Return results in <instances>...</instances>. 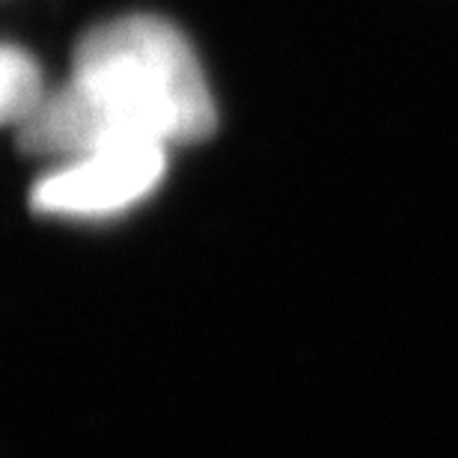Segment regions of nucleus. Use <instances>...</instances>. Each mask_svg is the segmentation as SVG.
Returning <instances> with one entry per match:
<instances>
[{
    "label": "nucleus",
    "instance_id": "obj_2",
    "mask_svg": "<svg viewBox=\"0 0 458 458\" xmlns=\"http://www.w3.org/2000/svg\"><path fill=\"white\" fill-rule=\"evenodd\" d=\"M167 173V146L131 143L60 161L30 191L33 212L102 221L143 203Z\"/></svg>",
    "mask_w": 458,
    "mask_h": 458
},
{
    "label": "nucleus",
    "instance_id": "obj_1",
    "mask_svg": "<svg viewBox=\"0 0 458 458\" xmlns=\"http://www.w3.org/2000/svg\"><path fill=\"white\" fill-rule=\"evenodd\" d=\"M27 155L69 161L107 146H179L215 131V98L185 33L123 15L81 36L72 78L15 128Z\"/></svg>",
    "mask_w": 458,
    "mask_h": 458
},
{
    "label": "nucleus",
    "instance_id": "obj_3",
    "mask_svg": "<svg viewBox=\"0 0 458 458\" xmlns=\"http://www.w3.org/2000/svg\"><path fill=\"white\" fill-rule=\"evenodd\" d=\"M51 89H45L42 69L30 54L15 45H6L0 54V114L6 125H24Z\"/></svg>",
    "mask_w": 458,
    "mask_h": 458
}]
</instances>
